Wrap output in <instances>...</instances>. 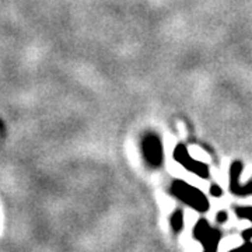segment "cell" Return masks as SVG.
<instances>
[{
    "label": "cell",
    "instance_id": "3",
    "mask_svg": "<svg viewBox=\"0 0 252 252\" xmlns=\"http://www.w3.org/2000/svg\"><path fill=\"white\" fill-rule=\"evenodd\" d=\"M143 156L146 158L147 164L153 168H157L161 165L164 160V153H162V146L158 136L156 135H147L143 139Z\"/></svg>",
    "mask_w": 252,
    "mask_h": 252
},
{
    "label": "cell",
    "instance_id": "5",
    "mask_svg": "<svg viewBox=\"0 0 252 252\" xmlns=\"http://www.w3.org/2000/svg\"><path fill=\"white\" fill-rule=\"evenodd\" d=\"M220 240H221V233H220V230L212 228L210 233L200 241L202 247H203V252H217Z\"/></svg>",
    "mask_w": 252,
    "mask_h": 252
},
{
    "label": "cell",
    "instance_id": "1",
    "mask_svg": "<svg viewBox=\"0 0 252 252\" xmlns=\"http://www.w3.org/2000/svg\"><path fill=\"white\" fill-rule=\"evenodd\" d=\"M171 193L177 199H180L182 203L188 205L189 207L195 209L196 212L205 213L209 210L210 203L205 196V193L200 189L189 185L184 181H174L171 185Z\"/></svg>",
    "mask_w": 252,
    "mask_h": 252
},
{
    "label": "cell",
    "instance_id": "6",
    "mask_svg": "<svg viewBox=\"0 0 252 252\" xmlns=\"http://www.w3.org/2000/svg\"><path fill=\"white\" fill-rule=\"evenodd\" d=\"M170 224H171L172 231L175 233V234H178L181 233V230H182V227H184V213H182V210H175L174 213L170 217Z\"/></svg>",
    "mask_w": 252,
    "mask_h": 252
},
{
    "label": "cell",
    "instance_id": "11",
    "mask_svg": "<svg viewBox=\"0 0 252 252\" xmlns=\"http://www.w3.org/2000/svg\"><path fill=\"white\" fill-rule=\"evenodd\" d=\"M241 235H243L244 240H252V228H247Z\"/></svg>",
    "mask_w": 252,
    "mask_h": 252
},
{
    "label": "cell",
    "instance_id": "7",
    "mask_svg": "<svg viewBox=\"0 0 252 252\" xmlns=\"http://www.w3.org/2000/svg\"><path fill=\"white\" fill-rule=\"evenodd\" d=\"M234 212L238 219H245L252 221V206H235Z\"/></svg>",
    "mask_w": 252,
    "mask_h": 252
},
{
    "label": "cell",
    "instance_id": "4",
    "mask_svg": "<svg viewBox=\"0 0 252 252\" xmlns=\"http://www.w3.org/2000/svg\"><path fill=\"white\" fill-rule=\"evenodd\" d=\"M243 167L244 165L241 161H234L230 168V189L233 193L240 195V196L252 193V180L247 185H241V182H240V175L243 171Z\"/></svg>",
    "mask_w": 252,
    "mask_h": 252
},
{
    "label": "cell",
    "instance_id": "10",
    "mask_svg": "<svg viewBox=\"0 0 252 252\" xmlns=\"http://www.w3.org/2000/svg\"><path fill=\"white\" fill-rule=\"evenodd\" d=\"M227 219H228V215H227V212H219L216 216V221L217 223H220V224H223L227 221Z\"/></svg>",
    "mask_w": 252,
    "mask_h": 252
},
{
    "label": "cell",
    "instance_id": "2",
    "mask_svg": "<svg viewBox=\"0 0 252 252\" xmlns=\"http://www.w3.org/2000/svg\"><path fill=\"white\" fill-rule=\"evenodd\" d=\"M174 158L180 162L182 167H185L188 171L196 174L198 177L203 178V180H207V178H209V175H210V174H209V172H210L209 171V167H207L205 162L193 160L184 144L177 146V149L174 150Z\"/></svg>",
    "mask_w": 252,
    "mask_h": 252
},
{
    "label": "cell",
    "instance_id": "8",
    "mask_svg": "<svg viewBox=\"0 0 252 252\" xmlns=\"http://www.w3.org/2000/svg\"><path fill=\"white\" fill-rule=\"evenodd\" d=\"M245 243L241 245V247H238V248H234V250H231L230 252H252V241L251 240H244Z\"/></svg>",
    "mask_w": 252,
    "mask_h": 252
},
{
    "label": "cell",
    "instance_id": "9",
    "mask_svg": "<svg viewBox=\"0 0 252 252\" xmlns=\"http://www.w3.org/2000/svg\"><path fill=\"white\" fill-rule=\"evenodd\" d=\"M210 195H212L213 198H221L223 189L220 188L219 185H216V184H212V187H210Z\"/></svg>",
    "mask_w": 252,
    "mask_h": 252
}]
</instances>
